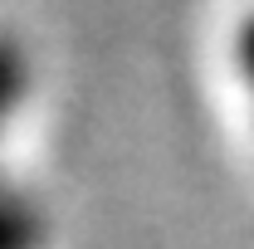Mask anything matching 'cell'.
Segmentation results:
<instances>
[{
  "mask_svg": "<svg viewBox=\"0 0 254 249\" xmlns=\"http://www.w3.org/2000/svg\"><path fill=\"white\" fill-rule=\"evenodd\" d=\"M39 235H44V225H39L34 200L0 181V249H34Z\"/></svg>",
  "mask_w": 254,
  "mask_h": 249,
  "instance_id": "obj_1",
  "label": "cell"
},
{
  "mask_svg": "<svg viewBox=\"0 0 254 249\" xmlns=\"http://www.w3.org/2000/svg\"><path fill=\"white\" fill-rule=\"evenodd\" d=\"M240 59H245V73H250V83H254V15L245 20V30H240Z\"/></svg>",
  "mask_w": 254,
  "mask_h": 249,
  "instance_id": "obj_2",
  "label": "cell"
}]
</instances>
